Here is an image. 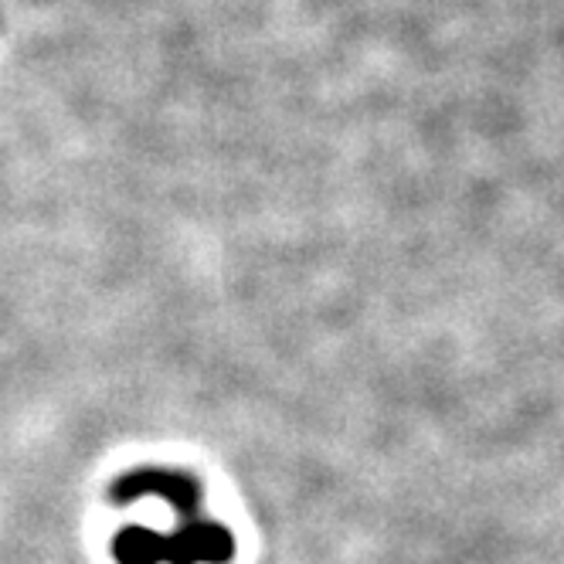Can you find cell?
Returning <instances> with one entry per match:
<instances>
[{"label":"cell","instance_id":"obj_3","mask_svg":"<svg viewBox=\"0 0 564 564\" xmlns=\"http://www.w3.org/2000/svg\"><path fill=\"white\" fill-rule=\"evenodd\" d=\"M119 564H160L164 561V538L147 528H123L112 541Z\"/></svg>","mask_w":564,"mask_h":564},{"label":"cell","instance_id":"obj_1","mask_svg":"<svg viewBox=\"0 0 564 564\" xmlns=\"http://www.w3.org/2000/svg\"><path fill=\"white\" fill-rule=\"evenodd\" d=\"M147 494H156V497H164L171 500L174 507L187 510L194 507L197 500V490H194V482L177 476V473H164V469H140V473H130L123 476L112 487V500H137V497H147Z\"/></svg>","mask_w":564,"mask_h":564},{"label":"cell","instance_id":"obj_2","mask_svg":"<svg viewBox=\"0 0 564 564\" xmlns=\"http://www.w3.org/2000/svg\"><path fill=\"white\" fill-rule=\"evenodd\" d=\"M231 554V541L221 528L212 523H191V528L164 538V561L194 564V561H225Z\"/></svg>","mask_w":564,"mask_h":564}]
</instances>
